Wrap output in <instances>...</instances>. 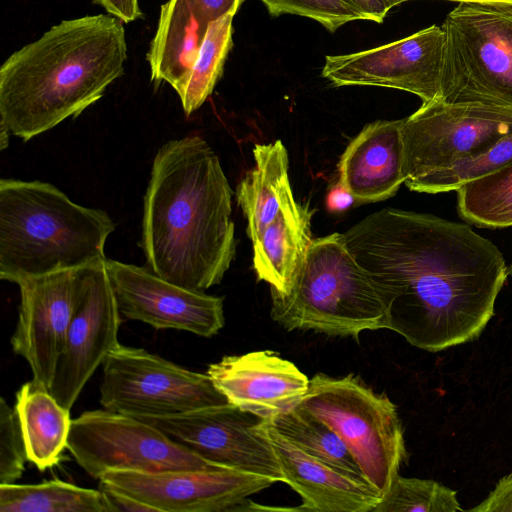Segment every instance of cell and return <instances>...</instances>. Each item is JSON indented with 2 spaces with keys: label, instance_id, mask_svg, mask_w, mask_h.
Instances as JSON below:
<instances>
[{
  "label": "cell",
  "instance_id": "obj_6",
  "mask_svg": "<svg viewBox=\"0 0 512 512\" xmlns=\"http://www.w3.org/2000/svg\"><path fill=\"white\" fill-rule=\"evenodd\" d=\"M297 408L323 421L342 439L363 476L383 497L408 459L395 404L353 374H316Z\"/></svg>",
  "mask_w": 512,
  "mask_h": 512
},
{
  "label": "cell",
  "instance_id": "obj_35",
  "mask_svg": "<svg viewBox=\"0 0 512 512\" xmlns=\"http://www.w3.org/2000/svg\"><path fill=\"white\" fill-rule=\"evenodd\" d=\"M356 202L354 196L338 181L330 188L326 197V206L330 212H343Z\"/></svg>",
  "mask_w": 512,
  "mask_h": 512
},
{
  "label": "cell",
  "instance_id": "obj_25",
  "mask_svg": "<svg viewBox=\"0 0 512 512\" xmlns=\"http://www.w3.org/2000/svg\"><path fill=\"white\" fill-rule=\"evenodd\" d=\"M234 15L226 14L209 25L192 67L172 87L177 92L187 116L204 104L222 75L225 60L232 47Z\"/></svg>",
  "mask_w": 512,
  "mask_h": 512
},
{
  "label": "cell",
  "instance_id": "obj_15",
  "mask_svg": "<svg viewBox=\"0 0 512 512\" xmlns=\"http://www.w3.org/2000/svg\"><path fill=\"white\" fill-rule=\"evenodd\" d=\"M120 314L156 329L216 335L225 324L223 298L173 284L150 269L106 259Z\"/></svg>",
  "mask_w": 512,
  "mask_h": 512
},
{
  "label": "cell",
  "instance_id": "obj_10",
  "mask_svg": "<svg viewBox=\"0 0 512 512\" xmlns=\"http://www.w3.org/2000/svg\"><path fill=\"white\" fill-rule=\"evenodd\" d=\"M512 133V109L435 99L402 119L405 185Z\"/></svg>",
  "mask_w": 512,
  "mask_h": 512
},
{
  "label": "cell",
  "instance_id": "obj_23",
  "mask_svg": "<svg viewBox=\"0 0 512 512\" xmlns=\"http://www.w3.org/2000/svg\"><path fill=\"white\" fill-rule=\"evenodd\" d=\"M14 408L28 460L41 471L57 465L67 448L72 422L70 410L63 407L46 386L33 379L17 391Z\"/></svg>",
  "mask_w": 512,
  "mask_h": 512
},
{
  "label": "cell",
  "instance_id": "obj_21",
  "mask_svg": "<svg viewBox=\"0 0 512 512\" xmlns=\"http://www.w3.org/2000/svg\"><path fill=\"white\" fill-rule=\"evenodd\" d=\"M309 204L284 206L253 244V267L270 290L288 294L313 240Z\"/></svg>",
  "mask_w": 512,
  "mask_h": 512
},
{
  "label": "cell",
  "instance_id": "obj_9",
  "mask_svg": "<svg viewBox=\"0 0 512 512\" xmlns=\"http://www.w3.org/2000/svg\"><path fill=\"white\" fill-rule=\"evenodd\" d=\"M67 449L98 480L111 470L226 468L207 461L152 424L107 409L85 411L72 419Z\"/></svg>",
  "mask_w": 512,
  "mask_h": 512
},
{
  "label": "cell",
  "instance_id": "obj_12",
  "mask_svg": "<svg viewBox=\"0 0 512 512\" xmlns=\"http://www.w3.org/2000/svg\"><path fill=\"white\" fill-rule=\"evenodd\" d=\"M445 33L432 25L405 38L350 54L327 55L322 76L335 87L378 86L418 96L440 95Z\"/></svg>",
  "mask_w": 512,
  "mask_h": 512
},
{
  "label": "cell",
  "instance_id": "obj_27",
  "mask_svg": "<svg viewBox=\"0 0 512 512\" xmlns=\"http://www.w3.org/2000/svg\"><path fill=\"white\" fill-rule=\"evenodd\" d=\"M266 421L306 453L366 480L342 439L323 421L297 407Z\"/></svg>",
  "mask_w": 512,
  "mask_h": 512
},
{
  "label": "cell",
  "instance_id": "obj_14",
  "mask_svg": "<svg viewBox=\"0 0 512 512\" xmlns=\"http://www.w3.org/2000/svg\"><path fill=\"white\" fill-rule=\"evenodd\" d=\"M139 419L211 463L284 482L272 445L257 428L261 419L232 404Z\"/></svg>",
  "mask_w": 512,
  "mask_h": 512
},
{
  "label": "cell",
  "instance_id": "obj_40",
  "mask_svg": "<svg viewBox=\"0 0 512 512\" xmlns=\"http://www.w3.org/2000/svg\"><path fill=\"white\" fill-rule=\"evenodd\" d=\"M507 274L512 277V262L509 266H507Z\"/></svg>",
  "mask_w": 512,
  "mask_h": 512
},
{
  "label": "cell",
  "instance_id": "obj_38",
  "mask_svg": "<svg viewBox=\"0 0 512 512\" xmlns=\"http://www.w3.org/2000/svg\"><path fill=\"white\" fill-rule=\"evenodd\" d=\"M10 134L9 130L4 125L0 124V150H4L8 147Z\"/></svg>",
  "mask_w": 512,
  "mask_h": 512
},
{
  "label": "cell",
  "instance_id": "obj_19",
  "mask_svg": "<svg viewBox=\"0 0 512 512\" xmlns=\"http://www.w3.org/2000/svg\"><path fill=\"white\" fill-rule=\"evenodd\" d=\"M244 0H168L147 53L153 82L172 87L190 70L209 25L236 14Z\"/></svg>",
  "mask_w": 512,
  "mask_h": 512
},
{
  "label": "cell",
  "instance_id": "obj_2",
  "mask_svg": "<svg viewBox=\"0 0 512 512\" xmlns=\"http://www.w3.org/2000/svg\"><path fill=\"white\" fill-rule=\"evenodd\" d=\"M232 189L199 135L157 151L144 196L141 247L149 269L190 290L219 284L236 253Z\"/></svg>",
  "mask_w": 512,
  "mask_h": 512
},
{
  "label": "cell",
  "instance_id": "obj_34",
  "mask_svg": "<svg viewBox=\"0 0 512 512\" xmlns=\"http://www.w3.org/2000/svg\"><path fill=\"white\" fill-rule=\"evenodd\" d=\"M109 15L123 23H130L142 17L138 0H95Z\"/></svg>",
  "mask_w": 512,
  "mask_h": 512
},
{
  "label": "cell",
  "instance_id": "obj_5",
  "mask_svg": "<svg viewBox=\"0 0 512 512\" xmlns=\"http://www.w3.org/2000/svg\"><path fill=\"white\" fill-rule=\"evenodd\" d=\"M271 299V318L288 331L358 339L386 329L382 297L337 232L313 238L289 293L271 291Z\"/></svg>",
  "mask_w": 512,
  "mask_h": 512
},
{
  "label": "cell",
  "instance_id": "obj_31",
  "mask_svg": "<svg viewBox=\"0 0 512 512\" xmlns=\"http://www.w3.org/2000/svg\"><path fill=\"white\" fill-rule=\"evenodd\" d=\"M28 460L25 440L15 408L0 400V485L16 483Z\"/></svg>",
  "mask_w": 512,
  "mask_h": 512
},
{
  "label": "cell",
  "instance_id": "obj_1",
  "mask_svg": "<svg viewBox=\"0 0 512 512\" xmlns=\"http://www.w3.org/2000/svg\"><path fill=\"white\" fill-rule=\"evenodd\" d=\"M386 311V329L439 352L479 338L507 274L495 244L468 224L384 208L342 233Z\"/></svg>",
  "mask_w": 512,
  "mask_h": 512
},
{
  "label": "cell",
  "instance_id": "obj_20",
  "mask_svg": "<svg viewBox=\"0 0 512 512\" xmlns=\"http://www.w3.org/2000/svg\"><path fill=\"white\" fill-rule=\"evenodd\" d=\"M401 123L402 119L367 124L340 157L339 182L356 203L388 199L405 182Z\"/></svg>",
  "mask_w": 512,
  "mask_h": 512
},
{
  "label": "cell",
  "instance_id": "obj_11",
  "mask_svg": "<svg viewBox=\"0 0 512 512\" xmlns=\"http://www.w3.org/2000/svg\"><path fill=\"white\" fill-rule=\"evenodd\" d=\"M105 262L79 269L74 313L49 387L70 410L83 387L120 343V312Z\"/></svg>",
  "mask_w": 512,
  "mask_h": 512
},
{
  "label": "cell",
  "instance_id": "obj_29",
  "mask_svg": "<svg viewBox=\"0 0 512 512\" xmlns=\"http://www.w3.org/2000/svg\"><path fill=\"white\" fill-rule=\"evenodd\" d=\"M463 511L457 491L429 479L395 477L388 492L372 512Z\"/></svg>",
  "mask_w": 512,
  "mask_h": 512
},
{
  "label": "cell",
  "instance_id": "obj_37",
  "mask_svg": "<svg viewBox=\"0 0 512 512\" xmlns=\"http://www.w3.org/2000/svg\"><path fill=\"white\" fill-rule=\"evenodd\" d=\"M457 3L481 4V5H499L512 6V0H444Z\"/></svg>",
  "mask_w": 512,
  "mask_h": 512
},
{
  "label": "cell",
  "instance_id": "obj_22",
  "mask_svg": "<svg viewBox=\"0 0 512 512\" xmlns=\"http://www.w3.org/2000/svg\"><path fill=\"white\" fill-rule=\"evenodd\" d=\"M253 155L255 165L236 191L252 243L284 206L295 201L288 176V153L282 141L256 144Z\"/></svg>",
  "mask_w": 512,
  "mask_h": 512
},
{
  "label": "cell",
  "instance_id": "obj_3",
  "mask_svg": "<svg viewBox=\"0 0 512 512\" xmlns=\"http://www.w3.org/2000/svg\"><path fill=\"white\" fill-rule=\"evenodd\" d=\"M123 22L112 15L63 20L0 68V124L24 141L98 101L124 73Z\"/></svg>",
  "mask_w": 512,
  "mask_h": 512
},
{
  "label": "cell",
  "instance_id": "obj_17",
  "mask_svg": "<svg viewBox=\"0 0 512 512\" xmlns=\"http://www.w3.org/2000/svg\"><path fill=\"white\" fill-rule=\"evenodd\" d=\"M207 374L233 406L261 420L297 407L310 379L291 361L270 350L225 356Z\"/></svg>",
  "mask_w": 512,
  "mask_h": 512
},
{
  "label": "cell",
  "instance_id": "obj_32",
  "mask_svg": "<svg viewBox=\"0 0 512 512\" xmlns=\"http://www.w3.org/2000/svg\"><path fill=\"white\" fill-rule=\"evenodd\" d=\"M473 512H512V473L502 477L487 498Z\"/></svg>",
  "mask_w": 512,
  "mask_h": 512
},
{
  "label": "cell",
  "instance_id": "obj_39",
  "mask_svg": "<svg viewBox=\"0 0 512 512\" xmlns=\"http://www.w3.org/2000/svg\"><path fill=\"white\" fill-rule=\"evenodd\" d=\"M384 1L388 5L389 9H391V8L401 4V3L408 2V1H413V0H384Z\"/></svg>",
  "mask_w": 512,
  "mask_h": 512
},
{
  "label": "cell",
  "instance_id": "obj_36",
  "mask_svg": "<svg viewBox=\"0 0 512 512\" xmlns=\"http://www.w3.org/2000/svg\"><path fill=\"white\" fill-rule=\"evenodd\" d=\"M365 17V20H371L376 23H382L389 7L384 0H348Z\"/></svg>",
  "mask_w": 512,
  "mask_h": 512
},
{
  "label": "cell",
  "instance_id": "obj_4",
  "mask_svg": "<svg viewBox=\"0 0 512 512\" xmlns=\"http://www.w3.org/2000/svg\"><path fill=\"white\" fill-rule=\"evenodd\" d=\"M101 209L77 204L56 186L0 180V278H29L104 262L114 231Z\"/></svg>",
  "mask_w": 512,
  "mask_h": 512
},
{
  "label": "cell",
  "instance_id": "obj_8",
  "mask_svg": "<svg viewBox=\"0 0 512 512\" xmlns=\"http://www.w3.org/2000/svg\"><path fill=\"white\" fill-rule=\"evenodd\" d=\"M100 404L133 416L166 417L230 405L208 374L185 369L142 348L119 344L102 363Z\"/></svg>",
  "mask_w": 512,
  "mask_h": 512
},
{
  "label": "cell",
  "instance_id": "obj_16",
  "mask_svg": "<svg viewBox=\"0 0 512 512\" xmlns=\"http://www.w3.org/2000/svg\"><path fill=\"white\" fill-rule=\"evenodd\" d=\"M79 269L57 271L18 284L19 315L11 346L29 364L33 380L48 389L74 313Z\"/></svg>",
  "mask_w": 512,
  "mask_h": 512
},
{
  "label": "cell",
  "instance_id": "obj_30",
  "mask_svg": "<svg viewBox=\"0 0 512 512\" xmlns=\"http://www.w3.org/2000/svg\"><path fill=\"white\" fill-rule=\"evenodd\" d=\"M269 14L278 17L293 14L311 18L335 32L339 27L354 20H365L364 15L348 0H260Z\"/></svg>",
  "mask_w": 512,
  "mask_h": 512
},
{
  "label": "cell",
  "instance_id": "obj_33",
  "mask_svg": "<svg viewBox=\"0 0 512 512\" xmlns=\"http://www.w3.org/2000/svg\"><path fill=\"white\" fill-rule=\"evenodd\" d=\"M99 490L107 512H156L153 507L102 482L99 483Z\"/></svg>",
  "mask_w": 512,
  "mask_h": 512
},
{
  "label": "cell",
  "instance_id": "obj_7",
  "mask_svg": "<svg viewBox=\"0 0 512 512\" xmlns=\"http://www.w3.org/2000/svg\"><path fill=\"white\" fill-rule=\"evenodd\" d=\"M441 27L438 99L512 109V6L458 3Z\"/></svg>",
  "mask_w": 512,
  "mask_h": 512
},
{
  "label": "cell",
  "instance_id": "obj_18",
  "mask_svg": "<svg viewBox=\"0 0 512 512\" xmlns=\"http://www.w3.org/2000/svg\"><path fill=\"white\" fill-rule=\"evenodd\" d=\"M258 430L268 439L277 456L284 483L302 499L294 511L372 512L381 494L366 480L359 479L314 457L277 432L266 420Z\"/></svg>",
  "mask_w": 512,
  "mask_h": 512
},
{
  "label": "cell",
  "instance_id": "obj_24",
  "mask_svg": "<svg viewBox=\"0 0 512 512\" xmlns=\"http://www.w3.org/2000/svg\"><path fill=\"white\" fill-rule=\"evenodd\" d=\"M0 512H107L98 489L58 479L0 485Z\"/></svg>",
  "mask_w": 512,
  "mask_h": 512
},
{
  "label": "cell",
  "instance_id": "obj_26",
  "mask_svg": "<svg viewBox=\"0 0 512 512\" xmlns=\"http://www.w3.org/2000/svg\"><path fill=\"white\" fill-rule=\"evenodd\" d=\"M456 191L458 215L466 223L488 229L512 226V161Z\"/></svg>",
  "mask_w": 512,
  "mask_h": 512
},
{
  "label": "cell",
  "instance_id": "obj_28",
  "mask_svg": "<svg viewBox=\"0 0 512 512\" xmlns=\"http://www.w3.org/2000/svg\"><path fill=\"white\" fill-rule=\"evenodd\" d=\"M512 161V133L494 144L407 185L421 193L456 191L464 184L486 176Z\"/></svg>",
  "mask_w": 512,
  "mask_h": 512
},
{
  "label": "cell",
  "instance_id": "obj_13",
  "mask_svg": "<svg viewBox=\"0 0 512 512\" xmlns=\"http://www.w3.org/2000/svg\"><path fill=\"white\" fill-rule=\"evenodd\" d=\"M99 481L153 507L156 512L236 511L248 496L275 482L231 468L160 472L111 470Z\"/></svg>",
  "mask_w": 512,
  "mask_h": 512
}]
</instances>
